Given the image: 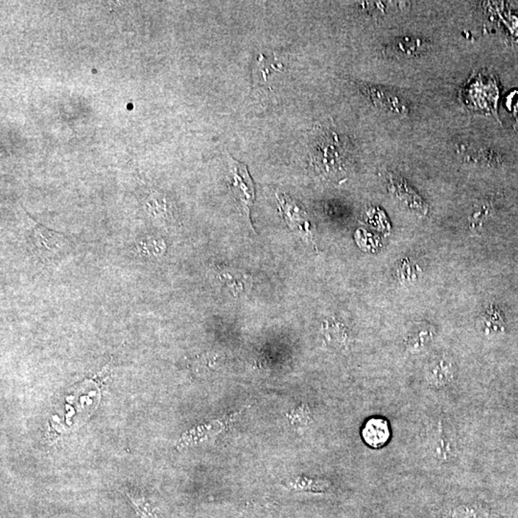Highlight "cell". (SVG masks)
Masks as SVG:
<instances>
[{"label":"cell","mask_w":518,"mask_h":518,"mask_svg":"<svg viewBox=\"0 0 518 518\" xmlns=\"http://www.w3.org/2000/svg\"><path fill=\"white\" fill-rule=\"evenodd\" d=\"M362 90L378 109L397 116H407L410 106L405 98L389 88L378 86H363Z\"/></svg>","instance_id":"cell-6"},{"label":"cell","mask_w":518,"mask_h":518,"mask_svg":"<svg viewBox=\"0 0 518 518\" xmlns=\"http://www.w3.org/2000/svg\"><path fill=\"white\" fill-rule=\"evenodd\" d=\"M428 450L435 460L442 464L452 462L458 456L456 440L442 422L432 428L428 437Z\"/></svg>","instance_id":"cell-5"},{"label":"cell","mask_w":518,"mask_h":518,"mask_svg":"<svg viewBox=\"0 0 518 518\" xmlns=\"http://www.w3.org/2000/svg\"><path fill=\"white\" fill-rule=\"evenodd\" d=\"M276 198L288 226L298 234L299 237H303L306 241H311L309 218L304 207L284 194H276Z\"/></svg>","instance_id":"cell-7"},{"label":"cell","mask_w":518,"mask_h":518,"mask_svg":"<svg viewBox=\"0 0 518 518\" xmlns=\"http://www.w3.org/2000/svg\"><path fill=\"white\" fill-rule=\"evenodd\" d=\"M455 376L454 366L450 360L442 358L436 360L429 366L426 372V380L431 387H447L453 381Z\"/></svg>","instance_id":"cell-8"},{"label":"cell","mask_w":518,"mask_h":518,"mask_svg":"<svg viewBox=\"0 0 518 518\" xmlns=\"http://www.w3.org/2000/svg\"><path fill=\"white\" fill-rule=\"evenodd\" d=\"M231 171H229V187L234 194L235 200L245 212L248 221L251 218V209L253 206L256 192L254 185L249 174L247 166L229 157Z\"/></svg>","instance_id":"cell-3"},{"label":"cell","mask_w":518,"mask_h":518,"mask_svg":"<svg viewBox=\"0 0 518 518\" xmlns=\"http://www.w3.org/2000/svg\"><path fill=\"white\" fill-rule=\"evenodd\" d=\"M480 331L485 335H494L505 331V321L499 309L490 307L480 318Z\"/></svg>","instance_id":"cell-11"},{"label":"cell","mask_w":518,"mask_h":518,"mask_svg":"<svg viewBox=\"0 0 518 518\" xmlns=\"http://www.w3.org/2000/svg\"><path fill=\"white\" fill-rule=\"evenodd\" d=\"M430 40L420 36L405 35L393 38L384 46L386 56L397 60L414 59L431 51Z\"/></svg>","instance_id":"cell-4"},{"label":"cell","mask_w":518,"mask_h":518,"mask_svg":"<svg viewBox=\"0 0 518 518\" xmlns=\"http://www.w3.org/2000/svg\"><path fill=\"white\" fill-rule=\"evenodd\" d=\"M392 187L393 190H395V193L397 194L398 197H400L401 201L405 202L407 204L415 207V209H423V200L418 198L415 191H413L411 187H409L403 180H392Z\"/></svg>","instance_id":"cell-13"},{"label":"cell","mask_w":518,"mask_h":518,"mask_svg":"<svg viewBox=\"0 0 518 518\" xmlns=\"http://www.w3.org/2000/svg\"><path fill=\"white\" fill-rule=\"evenodd\" d=\"M450 518H489V512L478 504H460L450 509Z\"/></svg>","instance_id":"cell-12"},{"label":"cell","mask_w":518,"mask_h":518,"mask_svg":"<svg viewBox=\"0 0 518 518\" xmlns=\"http://www.w3.org/2000/svg\"><path fill=\"white\" fill-rule=\"evenodd\" d=\"M143 203L144 209L149 215L157 220L166 223L169 217V209L165 194L150 188L143 193Z\"/></svg>","instance_id":"cell-9"},{"label":"cell","mask_w":518,"mask_h":518,"mask_svg":"<svg viewBox=\"0 0 518 518\" xmlns=\"http://www.w3.org/2000/svg\"><path fill=\"white\" fill-rule=\"evenodd\" d=\"M363 437L370 447L378 448L384 445L390 437L389 426L382 418H372L363 429Z\"/></svg>","instance_id":"cell-10"},{"label":"cell","mask_w":518,"mask_h":518,"mask_svg":"<svg viewBox=\"0 0 518 518\" xmlns=\"http://www.w3.org/2000/svg\"><path fill=\"white\" fill-rule=\"evenodd\" d=\"M29 242L32 253L43 263L56 261L65 256L71 245L66 234L47 229L33 220L29 226Z\"/></svg>","instance_id":"cell-2"},{"label":"cell","mask_w":518,"mask_h":518,"mask_svg":"<svg viewBox=\"0 0 518 518\" xmlns=\"http://www.w3.org/2000/svg\"><path fill=\"white\" fill-rule=\"evenodd\" d=\"M312 162L329 178L345 175L348 162V147L336 132L320 127L314 134Z\"/></svg>","instance_id":"cell-1"},{"label":"cell","mask_w":518,"mask_h":518,"mask_svg":"<svg viewBox=\"0 0 518 518\" xmlns=\"http://www.w3.org/2000/svg\"><path fill=\"white\" fill-rule=\"evenodd\" d=\"M434 332L430 328L420 329L413 332L406 341L407 350L412 353H417L423 351L433 340Z\"/></svg>","instance_id":"cell-14"}]
</instances>
